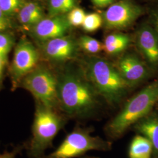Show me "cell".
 Here are the masks:
<instances>
[{
  "mask_svg": "<svg viewBox=\"0 0 158 158\" xmlns=\"http://www.w3.org/2000/svg\"><path fill=\"white\" fill-rule=\"evenodd\" d=\"M57 96L59 107L79 118L94 116L102 107V99L83 69L67 71L57 77Z\"/></svg>",
  "mask_w": 158,
  "mask_h": 158,
  "instance_id": "obj_1",
  "label": "cell"
},
{
  "mask_svg": "<svg viewBox=\"0 0 158 158\" xmlns=\"http://www.w3.org/2000/svg\"><path fill=\"white\" fill-rule=\"evenodd\" d=\"M83 69L102 100L111 106L120 104L131 89L116 66L106 59L89 57Z\"/></svg>",
  "mask_w": 158,
  "mask_h": 158,
  "instance_id": "obj_2",
  "label": "cell"
},
{
  "mask_svg": "<svg viewBox=\"0 0 158 158\" xmlns=\"http://www.w3.org/2000/svg\"><path fill=\"white\" fill-rule=\"evenodd\" d=\"M158 102V81L148 85L125 103L106 127L108 135L118 138L138 121L152 112Z\"/></svg>",
  "mask_w": 158,
  "mask_h": 158,
  "instance_id": "obj_3",
  "label": "cell"
},
{
  "mask_svg": "<svg viewBox=\"0 0 158 158\" xmlns=\"http://www.w3.org/2000/svg\"><path fill=\"white\" fill-rule=\"evenodd\" d=\"M111 147L110 142L92 135L89 129L76 128L47 158H73L90 151H108Z\"/></svg>",
  "mask_w": 158,
  "mask_h": 158,
  "instance_id": "obj_4",
  "label": "cell"
},
{
  "mask_svg": "<svg viewBox=\"0 0 158 158\" xmlns=\"http://www.w3.org/2000/svg\"><path fill=\"white\" fill-rule=\"evenodd\" d=\"M40 104L52 109L59 107L57 96V77L51 70L40 68L30 72L23 82Z\"/></svg>",
  "mask_w": 158,
  "mask_h": 158,
  "instance_id": "obj_5",
  "label": "cell"
},
{
  "mask_svg": "<svg viewBox=\"0 0 158 158\" xmlns=\"http://www.w3.org/2000/svg\"><path fill=\"white\" fill-rule=\"evenodd\" d=\"M62 118L55 109L40 104L36 109L34 120L32 149L41 152L51 145L63 125Z\"/></svg>",
  "mask_w": 158,
  "mask_h": 158,
  "instance_id": "obj_6",
  "label": "cell"
},
{
  "mask_svg": "<svg viewBox=\"0 0 158 158\" xmlns=\"http://www.w3.org/2000/svg\"><path fill=\"white\" fill-rule=\"evenodd\" d=\"M142 12L141 7L131 0H119L102 13L103 24L109 29L125 28L134 23Z\"/></svg>",
  "mask_w": 158,
  "mask_h": 158,
  "instance_id": "obj_7",
  "label": "cell"
},
{
  "mask_svg": "<svg viewBox=\"0 0 158 158\" xmlns=\"http://www.w3.org/2000/svg\"><path fill=\"white\" fill-rule=\"evenodd\" d=\"M115 66L131 89L141 83L149 75L145 64L132 53H127L121 57Z\"/></svg>",
  "mask_w": 158,
  "mask_h": 158,
  "instance_id": "obj_8",
  "label": "cell"
},
{
  "mask_svg": "<svg viewBox=\"0 0 158 158\" xmlns=\"http://www.w3.org/2000/svg\"><path fill=\"white\" fill-rule=\"evenodd\" d=\"M38 60L39 54L34 46L28 41H21L15 49L12 62L14 76L19 78L31 72Z\"/></svg>",
  "mask_w": 158,
  "mask_h": 158,
  "instance_id": "obj_9",
  "label": "cell"
},
{
  "mask_svg": "<svg viewBox=\"0 0 158 158\" xmlns=\"http://www.w3.org/2000/svg\"><path fill=\"white\" fill-rule=\"evenodd\" d=\"M67 16L63 15L44 18L34 26V34L42 41L64 36L70 27Z\"/></svg>",
  "mask_w": 158,
  "mask_h": 158,
  "instance_id": "obj_10",
  "label": "cell"
},
{
  "mask_svg": "<svg viewBox=\"0 0 158 158\" xmlns=\"http://www.w3.org/2000/svg\"><path fill=\"white\" fill-rule=\"evenodd\" d=\"M79 48L77 42L72 38L63 36L45 42L44 51L49 59L62 62L76 56Z\"/></svg>",
  "mask_w": 158,
  "mask_h": 158,
  "instance_id": "obj_11",
  "label": "cell"
},
{
  "mask_svg": "<svg viewBox=\"0 0 158 158\" xmlns=\"http://www.w3.org/2000/svg\"><path fill=\"white\" fill-rule=\"evenodd\" d=\"M136 45L142 55L153 67L158 66V34L148 25L138 31Z\"/></svg>",
  "mask_w": 158,
  "mask_h": 158,
  "instance_id": "obj_12",
  "label": "cell"
},
{
  "mask_svg": "<svg viewBox=\"0 0 158 158\" xmlns=\"http://www.w3.org/2000/svg\"><path fill=\"white\" fill-rule=\"evenodd\" d=\"M132 127L139 134L150 141L152 144L153 153L158 156V113H149Z\"/></svg>",
  "mask_w": 158,
  "mask_h": 158,
  "instance_id": "obj_13",
  "label": "cell"
},
{
  "mask_svg": "<svg viewBox=\"0 0 158 158\" xmlns=\"http://www.w3.org/2000/svg\"><path fill=\"white\" fill-rule=\"evenodd\" d=\"M131 38L128 35L112 34L108 35L103 43V51L107 55L115 56L121 53L129 46Z\"/></svg>",
  "mask_w": 158,
  "mask_h": 158,
  "instance_id": "obj_14",
  "label": "cell"
},
{
  "mask_svg": "<svg viewBox=\"0 0 158 158\" xmlns=\"http://www.w3.org/2000/svg\"><path fill=\"white\" fill-rule=\"evenodd\" d=\"M152 153V144L145 136L138 134L132 139L129 149V158H151Z\"/></svg>",
  "mask_w": 158,
  "mask_h": 158,
  "instance_id": "obj_15",
  "label": "cell"
},
{
  "mask_svg": "<svg viewBox=\"0 0 158 158\" xmlns=\"http://www.w3.org/2000/svg\"><path fill=\"white\" fill-rule=\"evenodd\" d=\"M44 19V14L40 5L34 2H27L19 11V19L25 25H35Z\"/></svg>",
  "mask_w": 158,
  "mask_h": 158,
  "instance_id": "obj_16",
  "label": "cell"
},
{
  "mask_svg": "<svg viewBox=\"0 0 158 158\" xmlns=\"http://www.w3.org/2000/svg\"><path fill=\"white\" fill-rule=\"evenodd\" d=\"M76 0H49V14L50 17L63 15L73 9Z\"/></svg>",
  "mask_w": 158,
  "mask_h": 158,
  "instance_id": "obj_17",
  "label": "cell"
},
{
  "mask_svg": "<svg viewBox=\"0 0 158 158\" xmlns=\"http://www.w3.org/2000/svg\"><path fill=\"white\" fill-rule=\"evenodd\" d=\"M77 43L79 48L89 54H97L103 51V44L89 36H81Z\"/></svg>",
  "mask_w": 158,
  "mask_h": 158,
  "instance_id": "obj_18",
  "label": "cell"
},
{
  "mask_svg": "<svg viewBox=\"0 0 158 158\" xmlns=\"http://www.w3.org/2000/svg\"><path fill=\"white\" fill-rule=\"evenodd\" d=\"M103 24L101 15L96 12L86 14L82 28L86 32H92L100 28Z\"/></svg>",
  "mask_w": 158,
  "mask_h": 158,
  "instance_id": "obj_19",
  "label": "cell"
},
{
  "mask_svg": "<svg viewBox=\"0 0 158 158\" xmlns=\"http://www.w3.org/2000/svg\"><path fill=\"white\" fill-rule=\"evenodd\" d=\"M22 4V0H0V9L8 16L19 11Z\"/></svg>",
  "mask_w": 158,
  "mask_h": 158,
  "instance_id": "obj_20",
  "label": "cell"
},
{
  "mask_svg": "<svg viewBox=\"0 0 158 158\" xmlns=\"http://www.w3.org/2000/svg\"><path fill=\"white\" fill-rule=\"evenodd\" d=\"M86 14L81 8L74 7L68 12L67 18L70 26L79 27L82 26Z\"/></svg>",
  "mask_w": 158,
  "mask_h": 158,
  "instance_id": "obj_21",
  "label": "cell"
},
{
  "mask_svg": "<svg viewBox=\"0 0 158 158\" xmlns=\"http://www.w3.org/2000/svg\"><path fill=\"white\" fill-rule=\"evenodd\" d=\"M13 40L11 36L8 34L0 33V56L6 58L11 50Z\"/></svg>",
  "mask_w": 158,
  "mask_h": 158,
  "instance_id": "obj_22",
  "label": "cell"
},
{
  "mask_svg": "<svg viewBox=\"0 0 158 158\" xmlns=\"http://www.w3.org/2000/svg\"><path fill=\"white\" fill-rule=\"evenodd\" d=\"M10 25L11 23L8 17L0 9V32L9 28Z\"/></svg>",
  "mask_w": 158,
  "mask_h": 158,
  "instance_id": "obj_23",
  "label": "cell"
},
{
  "mask_svg": "<svg viewBox=\"0 0 158 158\" xmlns=\"http://www.w3.org/2000/svg\"><path fill=\"white\" fill-rule=\"evenodd\" d=\"M115 0H91L93 4L98 7H106L111 5Z\"/></svg>",
  "mask_w": 158,
  "mask_h": 158,
  "instance_id": "obj_24",
  "label": "cell"
},
{
  "mask_svg": "<svg viewBox=\"0 0 158 158\" xmlns=\"http://www.w3.org/2000/svg\"><path fill=\"white\" fill-rule=\"evenodd\" d=\"M5 61H6V58L0 56V76L1 74V73L2 72L3 68L5 64Z\"/></svg>",
  "mask_w": 158,
  "mask_h": 158,
  "instance_id": "obj_25",
  "label": "cell"
},
{
  "mask_svg": "<svg viewBox=\"0 0 158 158\" xmlns=\"http://www.w3.org/2000/svg\"><path fill=\"white\" fill-rule=\"evenodd\" d=\"M155 25H156V32L158 34V12L156 13L155 15Z\"/></svg>",
  "mask_w": 158,
  "mask_h": 158,
  "instance_id": "obj_26",
  "label": "cell"
},
{
  "mask_svg": "<svg viewBox=\"0 0 158 158\" xmlns=\"http://www.w3.org/2000/svg\"><path fill=\"white\" fill-rule=\"evenodd\" d=\"M0 158H11L10 156L9 155H0Z\"/></svg>",
  "mask_w": 158,
  "mask_h": 158,
  "instance_id": "obj_27",
  "label": "cell"
},
{
  "mask_svg": "<svg viewBox=\"0 0 158 158\" xmlns=\"http://www.w3.org/2000/svg\"><path fill=\"white\" fill-rule=\"evenodd\" d=\"M157 105H158V102H157Z\"/></svg>",
  "mask_w": 158,
  "mask_h": 158,
  "instance_id": "obj_28",
  "label": "cell"
}]
</instances>
